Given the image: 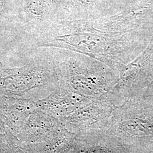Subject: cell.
<instances>
[{
    "instance_id": "2",
    "label": "cell",
    "mask_w": 153,
    "mask_h": 153,
    "mask_svg": "<svg viewBox=\"0 0 153 153\" xmlns=\"http://www.w3.org/2000/svg\"><path fill=\"white\" fill-rule=\"evenodd\" d=\"M39 0H31L30 5V9L33 14L38 17L43 16V11L41 7V4H40Z\"/></svg>"
},
{
    "instance_id": "1",
    "label": "cell",
    "mask_w": 153,
    "mask_h": 153,
    "mask_svg": "<svg viewBox=\"0 0 153 153\" xmlns=\"http://www.w3.org/2000/svg\"><path fill=\"white\" fill-rule=\"evenodd\" d=\"M132 16L53 25L42 43L93 57L119 72L141 53V33L148 22Z\"/></svg>"
}]
</instances>
